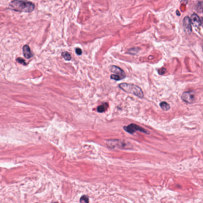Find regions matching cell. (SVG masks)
<instances>
[{"mask_svg":"<svg viewBox=\"0 0 203 203\" xmlns=\"http://www.w3.org/2000/svg\"><path fill=\"white\" fill-rule=\"evenodd\" d=\"M190 19L192 25L195 27H199L201 25V20L197 14H193Z\"/></svg>","mask_w":203,"mask_h":203,"instance_id":"8","label":"cell"},{"mask_svg":"<svg viewBox=\"0 0 203 203\" xmlns=\"http://www.w3.org/2000/svg\"><path fill=\"white\" fill-rule=\"evenodd\" d=\"M16 61H17L19 63L22 64V65H25V66L27 65V63L25 62V61L24 60V59H23V58H17L16 59Z\"/></svg>","mask_w":203,"mask_h":203,"instance_id":"15","label":"cell"},{"mask_svg":"<svg viewBox=\"0 0 203 203\" xmlns=\"http://www.w3.org/2000/svg\"><path fill=\"white\" fill-rule=\"evenodd\" d=\"M110 70L113 73V75H111V79L115 81H120L124 79L126 77L125 73L124 71L117 66H111L110 67Z\"/></svg>","mask_w":203,"mask_h":203,"instance_id":"3","label":"cell"},{"mask_svg":"<svg viewBox=\"0 0 203 203\" xmlns=\"http://www.w3.org/2000/svg\"><path fill=\"white\" fill-rule=\"evenodd\" d=\"M197 8L198 10L197 11L200 12H203V2H199L197 6Z\"/></svg>","mask_w":203,"mask_h":203,"instance_id":"14","label":"cell"},{"mask_svg":"<svg viewBox=\"0 0 203 203\" xmlns=\"http://www.w3.org/2000/svg\"><path fill=\"white\" fill-rule=\"evenodd\" d=\"M184 27L185 32L188 34H190L192 32V27H191V19L188 17H185L184 19Z\"/></svg>","mask_w":203,"mask_h":203,"instance_id":"7","label":"cell"},{"mask_svg":"<svg viewBox=\"0 0 203 203\" xmlns=\"http://www.w3.org/2000/svg\"><path fill=\"white\" fill-rule=\"evenodd\" d=\"M119 88L125 91L126 93L132 94L138 96L139 98H143L144 94L141 88L138 86L137 85L131 84V83H122L119 85Z\"/></svg>","mask_w":203,"mask_h":203,"instance_id":"2","label":"cell"},{"mask_svg":"<svg viewBox=\"0 0 203 203\" xmlns=\"http://www.w3.org/2000/svg\"><path fill=\"white\" fill-rule=\"evenodd\" d=\"M108 108V104L107 103H104L102 105H101V106H100L98 107L97 111L98 113H103V112L106 111Z\"/></svg>","mask_w":203,"mask_h":203,"instance_id":"10","label":"cell"},{"mask_svg":"<svg viewBox=\"0 0 203 203\" xmlns=\"http://www.w3.org/2000/svg\"><path fill=\"white\" fill-rule=\"evenodd\" d=\"M107 145L111 149H124L126 145L124 142L118 139H110L106 142Z\"/></svg>","mask_w":203,"mask_h":203,"instance_id":"5","label":"cell"},{"mask_svg":"<svg viewBox=\"0 0 203 203\" xmlns=\"http://www.w3.org/2000/svg\"><path fill=\"white\" fill-rule=\"evenodd\" d=\"M8 9L18 12L31 13L35 9V4L26 0H13L9 4Z\"/></svg>","mask_w":203,"mask_h":203,"instance_id":"1","label":"cell"},{"mask_svg":"<svg viewBox=\"0 0 203 203\" xmlns=\"http://www.w3.org/2000/svg\"><path fill=\"white\" fill-rule=\"evenodd\" d=\"M123 129L128 133L129 134H134L136 132V131H139L143 133H145V134H149V132H147V131L144 129V128L136 125L135 124H131L129 125H128L126 126H124Z\"/></svg>","mask_w":203,"mask_h":203,"instance_id":"4","label":"cell"},{"mask_svg":"<svg viewBox=\"0 0 203 203\" xmlns=\"http://www.w3.org/2000/svg\"><path fill=\"white\" fill-rule=\"evenodd\" d=\"M61 55L62 57L67 61H70L71 59H72V56L70 54V53H68L67 51H64L61 53Z\"/></svg>","mask_w":203,"mask_h":203,"instance_id":"11","label":"cell"},{"mask_svg":"<svg viewBox=\"0 0 203 203\" xmlns=\"http://www.w3.org/2000/svg\"><path fill=\"white\" fill-rule=\"evenodd\" d=\"M138 50L136 49V48H132V49H131L128 52L130 53V54H134V53H133L134 52V54H136V53L138 52Z\"/></svg>","mask_w":203,"mask_h":203,"instance_id":"16","label":"cell"},{"mask_svg":"<svg viewBox=\"0 0 203 203\" xmlns=\"http://www.w3.org/2000/svg\"><path fill=\"white\" fill-rule=\"evenodd\" d=\"M161 108H162L163 110H165V111H167L168 110H169L170 108V106L169 104H168L166 102H162L160 104Z\"/></svg>","mask_w":203,"mask_h":203,"instance_id":"12","label":"cell"},{"mask_svg":"<svg viewBox=\"0 0 203 203\" xmlns=\"http://www.w3.org/2000/svg\"><path fill=\"white\" fill-rule=\"evenodd\" d=\"M80 202L81 203H89V198H88V196H86V195L82 196V197L80 199Z\"/></svg>","mask_w":203,"mask_h":203,"instance_id":"13","label":"cell"},{"mask_svg":"<svg viewBox=\"0 0 203 203\" xmlns=\"http://www.w3.org/2000/svg\"><path fill=\"white\" fill-rule=\"evenodd\" d=\"M201 25H202V26H203V19H202V20H201Z\"/></svg>","mask_w":203,"mask_h":203,"instance_id":"18","label":"cell"},{"mask_svg":"<svg viewBox=\"0 0 203 203\" xmlns=\"http://www.w3.org/2000/svg\"><path fill=\"white\" fill-rule=\"evenodd\" d=\"M23 53L25 57L27 59L30 58L33 56V54L31 52L30 47L27 45H25L23 46Z\"/></svg>","mask_w":203,"mask_h":203,"instance_id":"9","label":"cell"},{"mask_svg":"<svg viewBox=\"0 0 203 203\" xmlns=\"http://www.w3.org/2000/svg\"><path fill=\"white\" fill-rule=\"evenodd\" d=\"M182 99L185 102L191 104L194 101V94L193 92H185L182 95Z\"/></svg>","mask_w":203,"mask_h":203,"instance_id":"6","label":"cell"},{"mask_svg":"<svg viewBox=\"0 0 203 203\" xmlns=\"http://www.w3.org/2000/svg\"><path fill=\"white\" fill-rule=\"evenodd\" d=\"M75 52H76V54H78V55H81V54H82V51L81 49L79 48H76V50H75Z\"/></svg>","mask_w":203,"mask_h":203,"instance_id":"17","label":"cell"}]
</instances>
